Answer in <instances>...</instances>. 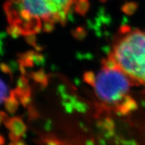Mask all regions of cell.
<instances>
[{
	"mask_svg": "<svg viewBox=\"0 0 145 145\" xmlns=\"http://www.w3.org/2000/svg\"><path fill=\"white\" fill-rule=\"evenodd\" d=\"M6 119H7V116L5 115V114L4 112H0V124L2 121H5Z\"/></svg>",
	"mask_w": 145,
	"mask_h": 145,
	"instance_id": "6",
	"label": "cell"
},
{
	"mask_svg": "<svg viewBox=\"0 0 145 145\" xmlns=\"http://www.w3.org/2000/svg\"><path fill=\"white\" fill-rule=\"evenodd\" d=\"M7 93H8L7 86L5 82L0 79V104H2L5 100L7 99Z\"/></svg>",
	"mask_w": 145,
	"mask_h": 145,
	"instance_id": "5",
	"label": "cell"
},
{
	"mask_svg": "<svg viewBox=\"0 0 145 145\" xmlns=\"http://www.w3.org/2000/svg\"><path fill=\"white\" fill-rule=\"evenodd\" d=\"M87 145H94V144L93 142H87Z\"/></svg>",
	"mask_w": 145,
	"mask_h": 145,
	"instance_id": "9",
	"label": "cell"
},
{
	"mask_svg": "<svg viewBox=\"0 0 145 145\" xmlns=\"http://www.w3.org/2000/svg\"><path fill=\"white\" fill-rule=\"evenodd\" d=\"M132 84L126 74L110 61L93 80L97 97L110 106H120L127 101Z\"/></svg>",
	"mask_w": 145,
	"mask_h": 145,
	"instance_id": "3",
	"label": "cell"
},
{
	"mask_svg": "<svg viewBox=\"0 0 145 145\" xmlns=\"http://www.w3.org/2000/svg\"><path fill=\"white\" fill-rule=\"evenodd\" d=\"M5 144V139L3 136H0V145H4Z\"/></svg>",
	"mask_w": 145,
	"mask_h": 145,
	"instance_id": "7",
	"label": "cell"
},
{
	"mask_svg": "<svg viewBox=\"0 0 145 145\" xmlns=\"http://www.w3.org/2000/svg\"><path fill=\"white\" fill-rule=\"evenodd\" d=\"M5 125L8 129H10L12 133L16 135L18 137H21L24 133L25 126L22 121V120L18 118H13L11 120L5 121Z\"/></svg>",
	"mask_w": 145,
	"mask_h": 145,
	"instance_id": "4",
	"label": "cell"
},
{
	"mask_svg": "<svg viewBox=\"0 0 145 145\" xmlns=\"http://www.w3.org/2000/svg\"><path fill=\"white\" fill-rule=\"evenodd\" d=\"M75 0H11L5 5L12 35H28L66 20Z\"/></svg>",
	"mask_w": 145,
	"mask_h": 145,
	"instance_id": "1",
	"label": "cell"
},
{
	"mask_svg": "<svg viewBox=\"0 0 145 145\" xmlns=\"http://www.w3.org/2000/svg\"><path fill=\"white\" fill-rule=\"evenodd\" d=\"M8 145H16V144H14V142H11V143H10Z\"/></svg>",
	"mask_w": 145,
	"mask_h": 145,
	"instance_id": "10",
	"label": "cell"
},
{
	"mask_svg": "<svg viewBox=\"0 0 145 145\" xmlns=\"http://www.w3.org/2000/svg\"><path fill=\"white\" fill-rule=\"evenodd\" d=\"M109 61L126 74L132 83L145 86V30H125L118 37Z\"/></svg>",
	"mask_w": 145,
	"mask_h": 145,
	"instance_id": "2",
	"label": "cell"
},
{
	"mask_svg": "<svg viewBox=\"0 0 145 145\" xmlns=\"http://www.w3.org/2000/svg\"><path fill=\"white\" fill-rule=\"evenodd\" d=\"M16 145H26V144L24 142H22V141H18V142H17V144H16Z\"/></svg>",
	"mask_w": 145,
	"mask_h": 145,
	"instance_id": "8",
	"label": "cell"
}]
</instances>
